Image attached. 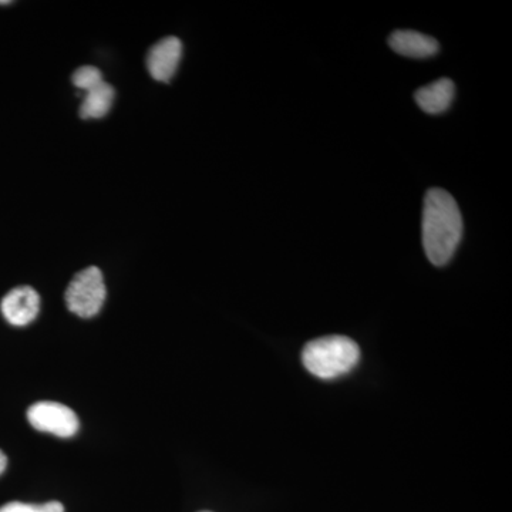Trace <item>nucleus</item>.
Segmentation results:
<instances>
[{
  "instance_id": "nucleus-13",
  "label": "nucleus",
  "mask_w": 512,
  "mask_h": 512,
  "mask_svg": "<svg viewBox=\"0 0 512 512\" xmlns=\"http://www.w3.org/2000/svg\"><path fill=\"white\" fill-rule=\"evenodd\" d=\"M6 466H8V457L0 450V474H3V471L6 470Z\"/></svg>"
},
{
  "instance_id": "nucleus-10",
  "label": "nucleus",
  "mask_w": 512,
  "mask_h": 512,
  "mask_svg": "<svg viewBox=\"0 0 512 512\" xmlns=\"http://www.w3.org/2000/svg\"><path fill=\"white\" fill-rule=\"evenodd\" d=\"M72 80L74 86L84 93L90 92L94 87L104 83L103 74H101L97 67L93 66L80 67V69L74 72Z\"/></svg>"
},
{
  "instance_id": "nucleus-12",
  "label": "nucleus",
  "mask_w": 512,
  "mask_h": 512,
  "mask_svg": "<svg viewBox=\"0 0 512 512\" xmlns=\"http://www.w3.org/2000/svg\"><path fill=\"white\" fill-rule=\"evenodd\" d=\"M43 512H64V507L59 501H49V503L42 504Z\"/></svg>"
},
{
  "instance_id": "nucleus-2",
  "label": "nucleus",
  "mask_w": 512,
  "mask_h": 512,
  "mask_svg": "<svg viewBox=\"0 0 512 512\" xmlns=\"http://www.w3.org/2000/svg\"><path fill=\"white\" fill-rule=\"evenodd\" d=\"M360 349L355 340L333 335L312 340L303 348L302 362L311 375L319 379H336L357 365Z\"/></svg>"
},
{
  "instance_id": "nucleus-7",
  "label": "nucleus",
  "mask_w": 512,
  "mask_h": 512,
  "mask_svg": "<svg viewBox=\"0 0 512 512\" xmlns=\"http://www.w3.org/2000/svg\"><path fill=\"white\" fill-rule=\"evenodd\" d=\"M389 45L397 55L426 59L439 53V42L434 37L414 32V30H397L389 37Z\"/></svg>"
},
{
  "instance_id": "nucleus-4",
  "label": "nucleus",
  "mask_w": 512,
  "mask_h": 512,
  "mask_svg": "<svg viewBox=\"0 0 512 512\" xmlns=\"http://www.w3.org/2000/svg\"><path fill=\"white\" fill-rule=\"evenodd\" d=\"M28 420L33 429L69 439L79 431V417L70 407L56 402H39L30 406Z\"/></svg>"
},
{
  "instance_id": "nucleus-1",
  "label": "nucleus",
  "mask_w": 512,
  "mask_h": 512,
  "mask_svg": "<svg viewBox=\"0 0 512 512\" xmlns=\"http://www.w3.org/2000/svg\"><path fill=\"white\" fill-rule=\"evenodd\" d=\"M421 231L424 252L431 264L443 266L450 262L463 237V217L456 200L443 188L427 192Z\"/></svg>"
},
{
  "instance_id": "nucleus-5",
  "label": "nucleus",
  "mask_w": 512,
  "mask_h": 512,
  "mask_svg": "<svg viewBox=\"0 0 512 512\" xmlns=\"http://www.w3.org/2000/svg\"><path fill=\"white\" fill-rule=\"evenodd\" d=\"M5 319L13 326H28L40 311V296L30 286L12 289L0 303Z\"/></svg>"
},
{
  "instance_id": "nucleus-3",
  "label": "nucleus",
  "mask_w": 512,
  "mask_h": 512,
  "mask_svg": "<svg viewBox=\"0 0 512 512\" xmlns=\"http://www.w3.org/2000/svg\"><path fill=\"white\" fill-rule=\"evenodd\" d=\"M107 291L103 274L96 266H89L74 276L66 289V305L80 318H93L103 308Z\"/></svg>"
},
{
  "instance_id": "nucleus-6",
  "label": "nucleus",
  "mask_w": 512,
  "mask_h": 512,
  "mask_svg": "<svg viewBox=\"0 0 512 512\" xmlns=\"http://www.w3.org/2000/svg\"><path fill=\"white\" fill-rule=\"evenodd\" d=\"M183 56V45L177 37H165L153 47L147 56V69L157 82L173 79Z\"/></svg>"
},
{
  "instance_id": "nucleus-8",
  "label": "nucleus",
  "mask_w": 512,
  "mask_h": 512,
  "mask_svg": "<svg viewBox=\"0 0 512 512\" xmlns=\"http://www.w3.org/2000/svg\"><path fill=\"white\" fill-rule=\"evenodd\" d=\"M454 93V83L450 79H440L417 90L416 101L426 113L440 114L451 106Z\"/></svg>"
},
{
  "instance_id": "nucleus-9",
  "label": "nucleus",
  "mask_w": 512,
  "mask_h": 512,
  "mask_svg": "<svg viewBox=\"0 0 512 512\" xmlns=\"http://www.w3.org/2000/svg\"><path fill=\"white\" fill-rule=\"evenodd\" d=\"M84 94L86 96H84L82 107H80V116L86 120L106 117L113 106L114 97H116L113 86L106 82Z\"/></svg>"
},
{
  "instance_id": "nucleus-11",
  "label": "nucleus",
  "mask_w": 512,
  "mask_h": 512,
  "mask_svg": "<svg viewBox=\"0 0 512 512\" xmlns=\"http://www.w3.org/2000/svg\"><path fill=\"white\" fill-rule=\"evenodd\" d=\"M0 512H43L42 504H25L15 501L0 507Z\"/></svg>"
},
{
  "instance_id": "nucleus-14",
  "label": "nucleus",
  "mask_w": 512,
  "mask_h": 512,
  "mask_svg": "<svg viewBox=\"0 0 512 512\" xmlns=\"http://www.w3.org/2000/svg\"><path fill=\"white\" fill-rule=\"evenodd\" d=\"M202 512H210V511H202Z\"/></svg>"
}]
</instances>
